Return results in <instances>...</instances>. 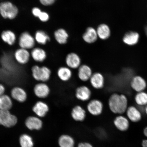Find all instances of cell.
Listing matches in <instances>:
<instances>
[{
	"mask_svg": "<svg viewBox=\"0 0 147 147\" xmlns=\"http://www.w3.org/2000/svg\"><path fill=\"white\" fill-rule=\"evenodd\" d=\"M128 99L125 95L114 93L110 96L108 106L110 111L116 114L122 115L126 112L128 107Z\"/></svg>",
	"mask_w": 147,
	"mask_h": 147,
	"instance_id": "cell-1",
	"label": "cell"
},
{
	"mask_svg": "<svg viewBox=\"0 0 147 147\" xmlns=\"http://www.w3.org/2000/svg\"><path fill=\"white\" fill-rule=\"evenodd\" d=\"M32 71L33 78L38 81L45 82L50 78L51 71L47 67L34 65L32 68Z\"/></svg>",
	"mask_w": 147,
	"mask_h": 147,
	"instance_id": "cell-2",
	"label": "cell"
},
{
	"mask_svg": "<svg viewBox=\"0 0 147 147\" xmlns=\"http://www.w3.org/2000/svg\"><path fill=\"white\" fill-rule=\"evenodd\" d=\"M18 13L17 7L10 2H5L0 3V13L5 18L13 19Z\"/></svg>",
	"mask_w": 147,
	"mask_h": 147,
	"instance_id": "cell-3",
	"label": "cell"
},
{
	"mask_svg": "<svg viewBox=\"0 0 147 147\" xmlns=\"http://www.w3.org/2000/svg\"><path fill=\"white\" fill-rule=\"evenodd\" d=\"M18 119L8 110L0 109V125L7 128L11 127L17 123Z\"/></svg>",
	"mask_w": 147,
	"mask_h": 147,
	"instance_id": "cell-4",
	"label": "cell"
},
{
	"mask_svg": "<svg viewBox=\"0 0 147 147\" xmlns=\"http://www.w3.org/2000/svg\"><path fill=\"white\" fill-rule=\"evenodd\" d=\"M87 108L90 114L94 116H97L102 113L104 105L100 100L97 99H93L90 100L88 103Z\"/></svg>",
	"mask_w": 147,
	"mask_h": 147,
	"instance_id": "cell-5",
	"label": "cell"
},
{
	"mask_svg": "<svg viewBox=\"0 0 147 147\" xmlns=\"http://www.w3.org/2000/svg\"><path fill=\"white\" fill-rule=\"evenodd\" d=\"M34 44V38L28 32H24L20 36L19 45L21 48L26 49H32Z\"/></svg>",
	"mask_w": 147,
	"mask_h": 147,
	"instance_id": "cell-6",
	"label": "cell"
},
{
	"mask_svg": "<svg viewBox=\"0 0 147 147\" xmlns=\"http://www.w3.org/2000/svg\"><path fill=\"white\" fill-rule=\"evenodd\" d=\"M65 63L67 67L70 69H78L81 63V60L78 54L74 53H71L68 54L65 58Z\"/></svg>",
	"mask_w": 147,
	"mask_h": 147,
	"instance_id": "cell-7",
	"label": "cell"
},
{
	"mask_svg": "<svg viewBox=\"0 0 147 147\" xmlns=\"http://www.w3.org/2000/svg\"><path fill=\"white\" fill-rule=\"evenodd\" d=\"M92 95L91 90L85 86H80L75 91V96L77 99L82 102H86L90 98Z\"/></svg>",
	"mask_w": 147,
	"mask_h": 147,
	"instance_id": "cell-8",
	"label": "cell"
},
{
	"mask_svg": "<svg viewBox=\"0 0 147 147\" xmlns=\"http://www.w3.org/2000/svg\"><path fill=\"white\" fill-rule=\"evenodd\" d=\"M89 80L91 85L95 89H100L104 87L105 80L104 75L100 73H93Z\"/></svg>",
	"mask_w": 147,
	"mask_h": 147,
	"instance_id": "cell-9",
	"label": "cell"
},
{
	"mask_svg": "<svg viewBox=\"0 0 147 147\" xmlns=\"http://www.w3.org/2000/svg\"><path fill=\"white\" fill-rule=\"evenodd\" d=\"M93 74L90 67L86 64L81 65L78 68V76L82 82H86L89 80Z\"/></svg>",
	"mask_w": 147,
	"mask_h": 147,
	"instance_id": "cell-10",
	"label": "cell"
},
{
	"mask_svg": "<svg viewBox=\"0 0 147 147\" xmlns=\"http://www.w3.org/2000/svg\"><path fill=\"white\" fill-rule=\"evenodd\" d=\"M34 91L36 96L40 98H45L47 97L50 92L48 86L43 82L36 84L34 86Z\"/></svg>",
	"mask_w": 147,
	"mask_h": 147,
	"instance_id": "cell-11",
	"label": "cell"
},
{
	"mask_svg": "<svg viewBox=\"0 0 147 147\" xmlns=\"http://www.w3.org/2000/svg\"><path fill=\"white\" fill-rule=\"evenodd\" d=\"M130 86L132 89L138 93L143 92L146 88V83L142 77L137 76L132 79Z\"/></svg>",
	"mask_w": 147,
	"mask_h": 147,
	"instance_id": "cell-12",
	"label": "cell"
},
{
	"mask_svg": "<svg viewBox=\"0 0 147 147\" xmlns=\"http://www.w3.org/2000/svg\"><path fill=\"white\" fill-rule=\"evenodd\" d=\"M26 126L30 130H39L43 126V122L38 117L30 116L27 117L25 122Z\"/></svg>",
	"mask_w": 147,
	"mask_h": 147,
	"instance_id": "cell-13",
	"label": "cell"
},
{
	"mask_svg": "<svg viewBox=\"0 0 147 147\" xmlns=\"http://www.w3.org/2000/svg\"><path fill=\"white\" fill-rule=\"evenodd\" d=\"M49 108L46 103L42 101H38L33 107V112L38 117H43L47 115Z\"/></svg>",
	"mask_w": 147,
	"mask_h": 147,
	"instance_id": "cell-14",
	"label": "cell"
},
{
	"mask_svg": "<svg viewBox=\"0 0 147 147\" xmlns=\"http://www.w3.org/2000/svg\"><path fill=\"white\" fill-rule=\"evenodd\" d=\"M71 116L75 121L82 122L86 118V112L82 107L80 105H76L71 110Z\"/></svg>",
	"mask_w": 147,
	"mask_h": 147,
	"instance_id": "cell-15",
	"label": "cell"
},
{
	"mask_svg": "<svg viewBox=\"0 0 147 147\" xmlns=\"http://www.w3.org/2000/svg\"><path fill=\"white\" fill-rule=\"evenodd\" d=\"M30 55L27 49H20L16 50L14 54L15 58L20 64H25L28 62Z\"/></svg>",
	"mask_w": 147,
	"mask_h": 147,
	"instance_id": "cell-16",
	"label": "cell"
},
{
	"mask_svg": "<svg viewBox=\"0 0 147 147\" xmlns=\"http://www.w3.org/2000/svg\"><path fill=\"white\" fill-rule=\"evenodd\" d=\"M11 96L14 100L20 102H25L27 98V94L24 90L20 87L13 88L11 92Z\"/></svg>",
	"mask_w": 147,
	"mask_h": 147,
	"instance_id": "cell-17",
	"label": "cell"
},
{
	"mask_svg": "<svg viewBox=\"0 0 147 147\" xmlns=\"http://www.w3.org/2000/svg\"><path fill=\"white\" fill-rule=\"evenodd\" d=\"M98 37L96 30L92 27H88L82 36L83 39L88 44L94 43Z\"/></svg>",
	"mask_w": 147,
	"mask_h": 147,
	"instance_id": "cell-18",
	"label": "cell"
},
{
	"mask_svg": "<svg viewBox=\"0 0 147 147\" xmlns=\"http://www.w3.org/2000/svg\"><path fill=\"white\" fill-rule=\"evenodd\" d=\"M113 123L115 127L121 131H125L129 127V122L128 119L122 115H119L116 117Z\"/></svg>",
	"mask_w": 147,
	"mask_h": 147,
	"instance_id": "cell-19",
	"label": "cell"
},
{
	"mask_svg": "<svg viewBox=\"0 0 147 147\" xmlns=\"http://www.w3.org/2000/svg\"><path fill=\"white\" fill-rule=\"evenodd\" d=\"M126 112L128 118L132 122H138L142 118V115L140 111L135 107H129L128 108Z\"/></svg>",
	"mask_w": 147,
	"mask_h": 147,
	"instance_id": "cell-20",
	"label": "cell"
},
{
	"mask_svg": "<svg viewBox=\"0 0 147 147\" xmlns=\"http://www.w3.org/2000/svg\"><path fill=\"white\" fill-rule=\"evenodd\" d=\"M57 75L60 80L67 82L71 80L72 76V72L71 69L67 67H62L57 71Z\"/></svg>",
	"mask_w": 147,
	"mask_h": 147,
	"instance_id": "cell-21",
	"label": "cell"
},
{
	"mask_svg": "<svg viewBox=\"0 0 147 147\" xmlns=\"http://www.w3.org/2000/svg\"><path fill=\"white\" fill-rule=\"evenodd\" d=\"M96 32L98 37L102 40L108 39L111 34L109 27L105 24H101L99 25L97 28Z\"/></svg>",
	"mask_w": 147,
	"mask_h": 147,
	"instance_id": "cell-22",
	"label": "cell"
},
{
	"mask_svg": "<svg viewBox=\"0 0 147 147\" xmlns=\"http://www.w3.org/2000/svg\"><path fill=\"white\" fill-rule=\"evenodd\" d=\"M139 36L138 33L130 32L126 33L123 38V41L129 45H133L138 42Z\"/></svg>",
	"mask_w": 147,
	"mask_h": 147,
	"instance_id": "cell-23",
	"label": "cell"
},
{
	"mask_svg": "<svg viewBox=\"0 0 147 147\" xmlns=\"http://www.w3.org/2000/svg\"><path fill=\"white\" fill-rule=\"evenodd\" d=\"M54 36L58 43L61 45H64L67 43L69 36L65 29L60 28L55 31Z\"/></svg>",
	"mask_w": 147,
	"mask_h": 147,
	"instance_id": "cell-24",
	"label": "cell"
},
{
	"mask_svg": "<svg viewBox=\"0 0 147 147\" xmlns=\"http://www.w3.org/2000/svg\"><path fill=\"white\" fill-rule=\"evenodd\" d=\"M75 143L74 139L69 135H62L59 139L58 144L60 147H74Z\"/></svg>",
	"mask_w": 147,
	"mask_h": 147,
	"instance_id": "cell-25",
	"label": "cell"
},
{
	"mask_svg": "<svg viewBox=\"0 0 147 147\" xmlns=\"http://www.w3.org/2000/svg\"><path fill=\"white\" fill-rule=\"evenodd\" d=\"M32 58L36 61L43 62L47 57V54L43 49L36 48L33 49L31 52Z\"/></svg>",
	"mask_w": 147,
	"mask_h": 147,
	"instance_id": "cell-26",
	"label": "cell"
},
{
	"mask_svg": "<svg viewBox=\"0 0 147 147\" xmlns=\"http://www.w3.org/2000/svg\"><path fill=\"white\" fill-rule=\"evenodd\" d=\"M12 105L11 98L8 95L4 94L0 96V109L9 110Z\"/></svg>",
	"mask_w": 147,
	"mask_h": 147,
	"instance_id": "cell-27",
	"label": "cell"
},
{
	"mask_svg": "<svg viewBox=\"0 0 147 147\" xmlns=\"http://www.w3.org/2000/svg\"><path fill=\"white\" fill-rule=\"evenodd\" d=\"M1 38L3 41L10 45H13L16 40V35L10 30L5 31L2 33Z\"/></svg>",
	"mask_w": 147,
	"mask_h": 147,
	"instance_id": "cell-28",
	"label": "cell"
},
{
	"mask_svg": "<svg viewBox=\"0 0 147 147\" xmlns=\"http://www.w3.org/2000/svg\"><path fill=\"white\" fill-rule=\"evenodd\" d=\"M20 144L21 147H33L34 143L32 137L26 134H24L20 137Z\"/></svg>",
	"mask_w": 147,
	"mask_h": 147,
	"instance_id": "cell-29",
	"label": "cell"
},
{
	"mask_svg": "<svg viewBox=\"0 0 147 147\" xmlns=\"http://www.w3.org/2000/svg\"><path fill=\"white\" fill-rule=\"evenodd\" d=\"M50 38L45 32L42 31H38L35 34V39L38 43L45 45L47 41L50 40Z\"/></svg>",
	"mask_w": 147,
	"mask_h": 147,
	"instance_id": "cell-30",
	"label": "cell"
},
{
	"mask_svg": "<svg viewBox=\"0 0 147 147\" xmlns=\"http://www.w3.org/2000/svg\"><path fill=\"white\" fill-rule=\"evenodd\" d=\"M135 100L138 105H147V93L143 91L138 93L135 97Z\"/></svg>",
	"mask_w": 147,
	"mask_h": 147,
	"instance_id": "cell-31",
	"label": "cell"
},
{
	"mask_svg": "<svg viewBox=\"0 0 147 147\" xmlns=\"http://www.w3.org/2000/svg\"><path fill=\"white\" fill-rule=\"evenodd\" d=\"M38 18L42 22H46L48 21L49 17V15L47 12L42 11Z\"/></svg>",
	"mask_w": 147,
	"mask_h": 147,
	"instance_id": "cell-32",
	"label": "cell"
},
{
	"mask_svg": "<svg viewBox=\"0 0 147 147\" xmlns=\"http://www.w3.org/2000/svg\"><path fill=\"white\" fill-rule=\"evenodd\" d=\"M56 1V0H39L42 4L46 6L52 5Z\"/></svg>",
	"mask_w": 147,
	"mask_h": 147,
	"instance_id": "cell-33",
	"label": "cell"
},
{
	"mask_svg": "<svg viewBox=\"0 0 147 147\" xmlns=\"http://www.w3.org/2000/svg\"><path fill=\"white\" fill-rule=\"evenodd\" d=\"M42 11L39 8L35 7L32 9V13L34 16L38 18L40 16V13H41Z\"/></svg>",
	"mask_w": 147,
	"mask_h": 147,
	"instance_id": "cell-34",
	"label": "cell"
},
{
	"mask_svg": "<svg viewBox=\"0 0 147 147\" xmlns=\"http://www.w3.org/2000/svg\"><path fill=\"white\" fill-rule=\"evenodd\" d=\"M78 147H93L90 143L88 142H82L79 144Z\"/></svg>",
	"mask_w": 147,
	"mask_h": 147,
	"instance_id": "cell-35",
	"label": "cell"
},
{
	"mask_svg": "<svg viewBox=\"0 0 147 147\" xmlns=\"http://www.w3.org/2000/svg\"><path fill=\"white\" fill-rule=\"evenodd\" d=\"M5 88L2 84H0V96L4 94Z\"/></svg>",
	"mask_w": 147,
	"mask_h": 147,
	"instance_id": "cell-36",
	"label": "cell"
},
{
	"mask_svg": "<svg viewBox=\"0 0 147 147\" xmlns=\"http://www.w3.org/2000/svg\"><path fill=\"white\" fill-rule=\"evenodd\" d=\"M143 147H147V140H143L142 142Z\"/></svg>",
	"mask_w": 147,
	"mask_h": 147,
	"instance_id": "cell-37",
	"label": "cell"
},
{
	"mask_svg": "<svg viewBox=\"0 0 147 147\" xmlns=\"http://www.w3.org/2000/svg\"><path fill=\"white\" fill-rule=\"evenodd\" d=\"M144 135L147 137V127L144 129Z\"/></svg>",
	"mask_w": 147,
	"mask_h": 147,
	"instance_id": "cell-38",
	"label": "cell"
},
{
	"mask_svg": "<svg viewBox=\"0 0 147 147\" xmlns=\"http://www.w3.org/2000/svg\"><path fill=\"white\" fill-rule=\"evenodd\" d=\"M145 32H146V34L147 36V25H146V27H145Z\"/></svg>",
	"mask_w": 147,
	"mask_h": 147,
	"instance_id": "cell-39",
	"label": "cell"
},
{
	"mask_svg": "<svg viewBox=\"0 0 147 147\" xmlns=\"http://www.w3.org/2000/svg\"><path fill=\"white\" fill-rule=\"evenodd\" d=\"M145 111H146V113L147 115V105L146 106V108H145Z\"/></svg>",
	"mask_w": 147,
	"mask_h": 147,
	"instance_id": "cell-40",
	"label": "cell"
}]
</instances>
